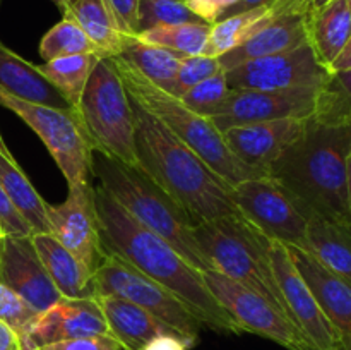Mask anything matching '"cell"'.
I'll return each mask as SVG.
<instances>
[{"label": "cell", "instance_id": "obj_1", "mask_svg": "<svg viewBox=\"0 0 351 350\" xmlns=\"http://www.w3.org/2000/svg\"><path fill=\"white\" fill-rule=\"evenodd\" d=\"M95 206L105 253L115 254L151 280L170 288L213 331L242 335L235 319L209 292L202 271L192 266L171 244L137 223L101 185H95Z\"/></svg>", "mask_w": 351, "mask_h": 350}, {"label": "cell", "instance_id": "obj_2", "mask_svg": "<svg viewBox=\"0 0 351 350\" xmlns=\"http://www.w3.org/2000/svg\"><path fill=\"white\" fill-rule=\"evenodd\" d=\"M130 103L137 167L187 213L192 223L199 225L226 215H242L233 201V185L163 122L134 100Z\"/></svg>", "mask_w": 351, "mask_h": 350}, {"label": "cell", "instance_id": "obj_3", "mask_svg": "<svg viewBox=\"0 0 351 350\" xmlns=\"http://www.w3.org/2000/svg\"><path fill=\"white\" fill-rule=\"evenodd\" d=\"M350 150L351 124L331 126L311 119L304 134L271 165L269 175L297 199L305 215L351 225L346 189Z\"/></svg>", "mask_w": 351, "mask_h": 350}, {"label": "cell", "instance_id": "obj_4", "mask_svg": "<svg viewBox=\"0 0 351 350\" xmlns=\"http://www.w3.org/2000/svg\"><path fill=\"white\" fill-rule=\"evenodd\" d=\"M91 175L137 223L171 244L192 266L201 271L215 270L195 240V225L187 213L139 167H130L93 148Z\"/></svg>", "mask_w": 351, "mask_h": 350}, {"label": "cell", "instance_id": "obj_5", "mask_svg": "<svg viewBox=\"0 0 351 350\" xmlns=\"http://www.w3.org/2000/svg\"><path fill=\"white\" fill-rule=\"evenodd\" d=\"M113 60L129 98L163 122L182 143L197 153L202 161H206L230 185L269 175L266 170L250 167L239 160L226 144L221 130L213 124L209 117L195 113L194 110L185 106L180 98H175L168 91L154 86L122 58L113 57Z\"/></svg>", "mask_w": 351, "mask_h": 350}, {"label": "cell", "instance_id": "obj_6", "mask_svg": "<svg viewBox=\"0 0 351 350\" xmlns=\"http://www.w3.org/2000/svg\"><path fill=\"white\" fill-rule=\"evenodd\" d=\"M194 235L215 271L259 294L290 318L274 277L266 233L243 215H226L195 225Z\"/></svg>", "mask_w": 351, "mask_h": 350}, {"label": "cell", "instance_id": "obj_7", "mask_svg": "<svg viewBox=\"0 0 351 350\" xmlns=\"http://www.w3.org/2000/svg\"><path fill=\"white\" fill-rule=\"evenodd\" d=\"M75 112L95 150L137 167L132 103L113 57L101 58L93 69Z\"/></svg>", "mask_w": 351, "mask_h": 350}, {"label": "cell", "instance_id": "obj_8", "mask_svg": "<svg viewBox=\"0 0 351 350\" xmlns=\"http://www.w3.org/2000/svg\"><path fill=\"white\" fill-rule=\"evenodd\" d=\"M93 283L95 295H115L132 302L175 329L191 349L197 343L201 328H204L197 316L170 288L151 280L120 256L106 253L96 268Z\"/></svg>", "mask_w": 351, "mask_h": 350}, {"label": "cell", "instance_id": "obj_9", "mask_svg": "<svg viewBox=\"0 0 351 350\" xmlns=\"http://www.w3.org/2000/svg\"><path fill=\"white\" fill-rule=\"evenodd\" d=\"M0 106L16 113L38 134L69 185L91 182L93 146L75 110L31 103L0 88Z\"/></svg>", "mask_w": 351, "mask_h": 350}, {"label": "cell", "instance_id": "obj_10", "mask_svg": "<svg viewBox=\"0 0 351 350\" xmlns=\"http://www.w3.org/2000/svg\"><path fill=\"white\" fill-rule=\"evenodd\" d=\"M232 196L239 211L271 240L305 249L307 215L276 178L243 180L233 185Z\"/></svg>", "mask_w": 351, "mask_h": 350}, {"label": "cell", "instance_id": "obj_11", "mask_svg": "<svg viewBox=\"0 0 351 350\" xmlns=\"http://www.w3.org/2000/svg\"><path fill=\"white\" fill-rule=\"evenodd\" d=\"M209 292L243 333H256L287 350H315L287 314L250 288L218 271H202Z\"/></svg>", "mask_w": 351, "mask_h": 350}, {"label": "cell", "instance_id": "obj_12", "mask_svg": "<svg viewBox=\"0 0 351 350\" xmlns=\"http://www.w3.org/2000/svg\"><path fill=\"white\" fill-rule=\"evenodd\" d=\"M331 71L319 62L311 43L271 57L256 58L226 71L230 89H288L322 88Z\"/></svg>", "mask_w": 351, "mask_h": 350}, {"label": "cell", "instance_id": "obj_13", "mask_svg": "<svg viewBox=\"0 0 351 350\" xmlns=\"http://www.w3.org/2000/svg\"><path fill=\"white\" fill-rule=\"evenodd\" d=\"M321 89H230L223 105L209 119L221 132L243 124L283 119H315L321 105Z\"/></svg>", "mask_w": 351, "mask_h": 350}, {"label": "cell", "instance_id": "obj_14", "mask_svg": "<svg viewBox=\"0 0 351 350\" xmlns=\"http://www.w3.org/2000/svg\"><path fill=\"white\" fill-rule=\"evenodd\" d=\"M50 233L79 257L95 275L96 268L106 256L99 237L95 206V185H69V194L57 206L48 205Z\"/></svg>", "mask_w": 351, "mask_h": 350}, {"label": "cell", "instance_id": "obj_15", "mask_svg": "<svg viewBox=\"0 0 351 350\" xmlns=\"http://www.w3.org/2000/svg\"><path fill=\"white\" fill-rule=\"evenodd\" d=\"M269 256L278 287L287 302L291 321L297 325V328L304 333L315 350H341V338L338 331L295 268L287 246L271 240Z\"/></svg>", "mask_w": 351, "mask_h": 350}, {"label": "cell", "instance_id": "obj_16", "mask_svg": "<svg viewBox=\"0 0 351 350\" xmlns=\"http://www.w3.org/2000/svg\"><path fill=\"white\" fill-rule=\"evenodd\" d=\"M0 283L45 312L62 301L48 277L31 235H3L0 240Z\"/></svg>", "mask_w": 351, "mask_h": 350}, {"label": "cell", "instance_id": "obj_17", "mask_svg": "<svg viewBox=\"0 0 351 350\" xmlns=\"http://www.w3.org/2000/svg\"><path fill=\"white\" fill-rule=\"evenodd\" d=\"M308 120L283 119L243 124L226 129L223 137L239 160L269 174L271 165L276 163L304 134Z\"/></svg>", "mask_w": 351, "mask_h": 350}, {"label": "cell", "instance_id": "obj_18", "mask_svg": "<svg viewBox=\"0 0 351 350\" xmlns=\"http://www.w3.org/2000/svg\"><path fill=\"white\" fill-rule=\"evenodd\" d=\"M98 335H112V331L96 299L86 297L58 301L38 316L24 338L38 349L50 343Z\"/></svg>", "mask_w": 351, "mask_h": 350}, {"label": "cell", "instance_id": "obj_19", "mask_svg": "<svg viewBox=\"0 0 351 350\" xmlns=\"http://www.w3.org/2000/svg\"><path fill=\"white\" fill-rule=\"evenodd\" d=\"M291 261L324 314L338 331L341 347L351 340V281L335 273L300 247L287 246Z\"/></svg>", "mask_w": 351, "mask_h": 350}, {"label": "cell", "instance_id": "obj_20", "mask_svg": "<svg viewBox=\"0 0 351 350\" xmlns=\"http://www.w3.org/2000/svg\"><path fill=\"white\" fill-rule=\"evenodd\" d=\"M308 16H311V12L285 14V16L273 19L267 26L257 31L254 36L243 41L242 45L218 57L223 71L226 72L230 69L245 64V62L285 54V51L302 47V45L311 43V40H308Z\"/></svg>", "mask_w": 351, "mask_h": 350}, {"label": "cell", "instance_id": "obj_21", "mask_svg": "<svg viewBox=\"0 0 351 350\" xmlns=\"http://www.w3.org/2000/svg\"><path fill=\"white\" fill-rule=\"evenodd\" d=\"M34 247L41 263L64 299L95 297L93 271L50 232L33 233Z\"/></svg>", "mask_w": 351, "mask_h": 350}, {"label": "cell", "instance_id": "obj_22", "mask_svg": "<svg viewBox=\"0 0 351 350\" xmlns=\"http://www.w3.org/2000/svg\"><path fill=\"white\" fill-rule=\"evenodd\" d=\"M95 299L105 314L113 338L119 340L125 350H143L147 342L160 335H178L156 316L132 302L115 295H95Z\"/></svg>", "mask_w": 351, "mask_h": 350}, {"label": "cell", "instance_id": "obj_23", "mask_svg": "<svg viewBox=\"0 0 351 350\" xmlns=\"http://www.w3.org/2000/svg\"><path fill=\"white\" fill-rule=\"evenodd\" d=\"M0 88L16 98L31 103L74 110L62 93L40 72L38 65L26 60L0 41Z\"/></svg>", "mask_w": 351, "mask_h": 350}, {"label": "cell", "instance_id": "obj_24", "mask_svg": "<svg viewBox=\"0 0 351 350\" xmlns=\"http://www.w3.org/2000/svg\"><path fill=\"white\" fill-rule=\"evenodd\" d=\"M351 38V14L346 0H331L308 16V40L319 62L331 67Z\"/></svg>", "mask_w": 351, "mask_h": 350}, {"label": "cell", "instance_id": "obj_25", "mask_svg": "<svg viewBox=\"0 0 351 350\" xmlns=\"http://www.w3.org/2000/svg\"><path fill=\"white\" fill-rule=\"evenodd\" d=\"M304 250L351 281V225L307 215V244Z\"/></svg>", "mask_w": 351, "mask_h": 350}, {"label": "cell", "instance_id": "obj_26", "mask_svg": "<svg viewBox=\"0 0 351 350\" xmlns=\"http://www.w3.org/2000/svg\"><path fill=\"white\" fill-rule=\"evenodd\" d=\"M117 57L127 62L154 86L170 91L180 62L187 55L170 50V48L146 43L137 36H127Z\"/></svg>", "mask_w": 351, "mask_h": 350}, {"label": "cell", "instance_id": "obj_27", "mask_svg": "<svg viewBox=\"0 0 351 350\" xmlns=\"http://www.w3.org/2000/svg\"><path fill=\"white\" fill-rule=\"evenodd\" d=\"M0 185L14 208L21 213L33 233L50 232L48 223V202L33 187L14 158L5 156L0 151Z\"/></svg>", "mask_w": 351, "mask_h": 350}, {"label": "cell", "instance_id": "obj_28", "mask_svg": "<svg viewBox=\"0 0 351 350\" xmlns=\"http://www.w3.org/2000/svg\"><path fill=\"white\" fill-rule=\"evenodd\" d=\"M64 17L79 24L105 57H117L120 54L127 36L117 26L105 0H72L71 9Z\"/></svg>", "mask_w": 351, "mask_h": 350}, {"label": "cell", "instance_id": "obj_29", "mask_svg": "<svg viewBox=\"0 0 351 350\" xmlns=\"http://www.w3.org/2000/svg\"><path fill=\"white\" fill-rule=\"evenodd\" d=\"M276 17L280 16L273 7H257V9L245 10V12L233 14V16L211 24L208 43H206L202 55L221 57L223 54L233 50L243 41L249 40L250 36H254L257 31L263 30Z\"/></svg>", "mask_w": 351, "mask_h": 350}, {"label": "cell", "instance_id": "obj_30", "mask_svg": "<svg viewBox=\"0 0 351 350\" xmlns=\"http://www.w3.org/2000/svg\"><path fill=\"white\" fill-rule=\"evenodd\" d=\"M101 58L105 57H99L96 54L71 55V57H60L45 62L43 65H38V69L62 93L69 105L75 110L93 69Z\"/></svg>", "mask_w": 351, "mask_h": 350}, {"label": "cell", "instance_id": "obj_31", "mask_svg": "<svg viewBox=\"0 0 351 350\" xmlns=\"http://www.w3.org/2000/svg\"><path fill=\"white\" fill-rule=\"evenodd\" d=\"M211 24L185 23L173 26H158L136 34L139 40L158 47L170 48L184 55H202L208 43Z\"/></svg>", "mask_w": 351, "mask_h": 350}, {"label": "cell", "instance_id": "obj_32", "mask_svg": "<svg viewBox=\"0 0 351 350\" xmlns=\"http://www.w3.org/2000/svg\"><path fill=\"white\" fill-rule=\"evenodd\" d=\"M96 54L105 57L98 47L88 38V34L72 19H64L47 31L40 41V55L45 62L71 55Z\"/></svg>", "mask_w": 351, "mask_h": 350}, {"label": "cell", "instance_id": "obj_33", "mask_svg": "<svg viewBox=\"0 0 351 350\" xmlns=\"http://www.w3.org/2000/svg\"><path fill=\"white\" fill-rule=\"evenodd\" d=\"M315 120L331 126L351 124V69L331 72V78L321 89V105Z\"/></svg>", "mask_w": 351, "mask_h": 350}, {"label": "cell", "instance_id": "obj_34", "mask_svg": "<svg viewBox=\"0 0 351 350\" xmlns=\"http://www.w3.org/2000/svg\"><path fill=\"white\" fill-rule=\"evenodd\" d=\"M185 23H204V21L199 19L185 5L184 0H139V9H137L139 33L158 26H173V24Z\"/></svg>", "mask_w": 351, "mask_h": 350}, {"label": "cell", "instance_id": "obj_35", "mask_svg": "<svg viewBox=\"0 0 351 350\" xmlns=\"http://www.w3.org/2000/svg\"><path fill=\"white\" fill-rule=\"evenodd\" d=\"M228 93L230 88L228 82H226V72L221 71L195 84L187 93H184L180 96V102L191 110H194L195 113L211 117L223 105Z\"/></svg>", "mask_w": 351, "mask_h": 350}, {"label": "cell", "instance_id": "obj_36", "mask_svg": "<svg viewBox=\"0 0 351 350\" xmlns=\"http://www.w3.org/2000/svg\"><path fill=\"white\" fill-rule=\"evenodd\" d=\"M223 67L219 64L218 57H209V55H187L180 62L177 75H175L173 86L168 93L175 98H180L184 93L194 88L195 84L202 82L204 79L221 72Z\"/></svg>", "mask_w": 351, "mask_h": 350}, {"label": "cell", "instance_id": "obj_37", "mask_svg": "<svg viewBox=\"0 0 351 350\" xmlns=\"http://www.w3.org/2000/svg\"><path fill=\"white\" fill-rule=\"evenodd\" d=\"M40 314L41 312L34 309L29 302L0 283V319L7 323L21 338L29 333L31 326L34 325Z\"/></svg>", "mask_w": 351, "mask_h": 350}, {"label": "cell", "instance_id": "obj_38", "mask_svg": "<svg viewBox=\"0 0 351 350\" xmlns=\"http://www.w3.org/2000/svg\"><path fill=\"white\" fill-rule=\"evenodd\" d=\"M36 350H125L122 343L112 335L86 336V338L65 340V342L50 343V345L38 347Z\"/></svg>", "mask_w": 351, "mask_h": 350}, {"label": "cell", "instance_id": "obj_39", "mask_svg": "<svg viewBox=\"0 0 351 350\" xmlns=\"http://www.w3.org/2000/svg\"><path fill=\"white\" fill-rule=\"evenodd\" d=\"M105 3L112 12L117 26L125 36H136L139 33V26H137L139 0H105Z\"/></svg>", "mask_w": 351, "mask_h": 350}, {"label": "cell", "instance_id": "obj_40", "mask_svg": "<svg viewBox=\"0 0 351 350\" xmlns=\"http://www.w3.org/2000/svg\"><path fill=\"white\" fill-rule=\"evenodd\" d=\"M0 230L3 235H33L31 226L14 208L2 185H0Z\"/></svg>", "mask_w": 351, "mask_h": 350}, {"label": "cell", "instance_id": "obj_41", "mask_svg": "<svg viewBox=\"0 0 351 350\" xmlns=\"http://www.w3.org/2000/svg\"><path fill=\"white\" fill-rule=\"evenodd\" d=\"M185 5L204 23L215 24L235 5L237 0H184Z\"/></svg>", "mask_w": 351, "mask_h": 350}, {"label": "cell", "instance_id": "obj_42", "mask_svg": "<svg viewBox=\"0 0 351 350\" xmlns=\"http://www.w3.org/2000/svg\"><path fill=\"white\" fill-rule=\"evenodd\" d=\"M143 350H191L189 343L178 335H160L146 343Z\"/></svg>", "mask_w": 351, "mask_h": 350}, {"label": "cell", "instance_id": "obj_43", "mask_svg": "<svg viewBox=\"0 0 351 350\" xmlns=\"http://www.w3.org/2000/svg\"><path fill=\"white\" fill-rule=\"evenodd\" d=\"M23 338L0 319V350H21Z\"/></svg>", "mask_w": 351, "mask_h": 350}, {"label": "cell", "instance_id": "obj_44", "mask_svg": "<svg viewBox=\"0 0 351 350\" xmlns=\"http://www.w3.org/2000/svg\"><path fill=\"white\" fill-rule=\"evenodd\" d=\"M348 69H351V38L348 40V43L345 45V48L341 50V54L338 55V58L332 62L329 71L339 72V71H348Z\"/></svg>", "mask_w": 351, "mask_h": 350}, {"label": "cell", "instance_id": "obj_45", "mask_svg": "<svg viewBox=\"0 0 351 350\" xmlns=\"http://www.w3.org/2000/svg\"><path fill=\"white\" fill-rule=\"evenodd\" d=\"M346 189H348V202L351 208V150L348 154V160H346Z\"/></svg>", "mask_w": 351, "mask_h": 350}, {"label": "cell", "instance_id": "obj_46", "mask_svg": "<svg viewBox=\"0 0 351 350\" xmlns=\"http://www.w3.org/2000/svg\"><path fill=\"white\" fill-rule=\"evenodd\" d=\"M51 2H53L55 5L58 7V10L62 12V16H64V14L67 12V10L71 9V5H72V0H51Z\"/></svg>", "mask_w": 351, "mask_h": 350}, {"label": "cell", "instance_id": "obj_47", "mask_svg": "<svg viewBox=\"0 0 351 350\" xmlns=\"http://www.w3.org/2000/svg\"><path fill=\"white\" fill-rule=\"evenodd\" d=\"M0 151H2V153L5 154V156H9V158H14V156H12V153H10V150H9V148H7L5 141H3L2 134H0Z\"/></svg>", "mask_w": 351, "mask_h": 350}, {"label": "cell", "instance_id": "obj_48", "mask_svg": "<svg viewBox=\"0 0 351 350\" xmlns=\"http://www.w3.org/2000/svg\"><path fill=\"white\" fill-rule=\"evenodd\" d=\"M328 2H331V0H312V10L319 9V7H322V5H326Z\"/></svg>", "mask_w": 351, "mask_h": 350}, {"label": "cell", "instance_id": "obj_49", "mask_svg": "<svg viewBox=\"0 0 351 350\" xmlns=\"http://www.w3.org/2000/svg\"><path fill=\"white\" fill-rule=\"evenodd\" d=\"M21 350H36V347L31 345L26 338H23V345H21Z\"/></svg>", "mask_w": 351, "mask_h": 350}, {"label": "cell", "instance_id": "obj_50", "mask_svg": "<svg viewBox=\"0 0 351 350\" xmlns=\"http://www.w3.org/2000/svg\"><path fill=\"white\" fill-rule=\"evenodd\" d=\"M341 350H351V340H350V342H346L345 345L341 347Z\"/></svg>", "mask_w": 351, "mask_h": 350}, {"label": "cell", "instance_id": "obj_51", "mask_svg": "<svg viewBox=\"0 0 351 350\" xmlns=\"http://www.w3.org/2000/svg\"><path fill=\"white\" fill-rule=\"evenodd\" d=\"M348 2V9H350V14H351V0H346Z\"/></svg>", "mask_w": 351, "mask_h": 350}, {"label": "cell", "instance_id": "obj_52", "mask_svg": "<svg viewBox=\"0 0 351 350\" xmlns=\"http://www.w3.org/2000/svg\"><path fill=\"white\" fill-rule=\"evenodd\" d=\"M2 237H3V233H2V230H0V240H2Z\"/></svg>", "mask_w": 351, "mask_h": 350}]
</instances>
